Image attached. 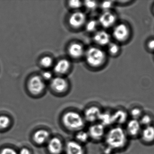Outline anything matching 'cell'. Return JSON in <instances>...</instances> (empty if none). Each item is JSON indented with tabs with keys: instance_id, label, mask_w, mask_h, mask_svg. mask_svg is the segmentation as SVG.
Masks as SVG:
<instances>
[{
	"instance_id": "6da1fadb",
	"label": "cell",
	"mask_w": 154,
	"mask_h": 154,
	"mask_svg": "<svg viewBox=\"0 0 154 154\" xmlns=\"http://www.w3.org/2000/svg\"><path fill=\"white\" fill-rule=\"evenodd\" d=\"M128 137L125 129L116 126L106 133L104 138L106 147L114 151L124 149L128 145Z\"/></svg>"
},
{
	"instance_id": "7a4b0ae2",
	"label": "cell",
	"mask_w": 154,
	"mask_h": 154,
	"mask_svg": "<svg viewBox=\"0 0 154 154\" xmlns=\"http://www.w3.org/2000/svg\"><path fill=\"white\" fill-rule=\"evenodd\" d=\"M61 122L67 130L75 133L84 128L86 122L83 116L73 110H69L63 113L61 116Z\"/></svg>"
},
{
	"instance_id": "3957f363",
	"label": "cell",
	"mask_w": 154,
	"mask_h": 154,
	"mask_svg": "<svg viewBox=\"0 0 154 154\" xmlns=\"http://www.w3.org/2000/svg\"><path fill=\"white\" fill-rule=\"evenodd\" d=\"M85 56L87 63L93 67L100 66L104 63L106 59L104 52L97 47L89 48L85 53Z\"/></svg>"
},
{
	"instance_id": "277c9868",
	"label": "cell",
	"mask_w": 154,
	"mask_h": 154,
	"mask_svg": "<svg viewBox=\"0 0 154 154\" xmlns=\"http://www.w3.org/2000/svg\"><path fill=\"white\" fill-rule=\"evenodd\" d=\"M46 87L44 80L41 77L34 76L31 78L28 83L29 91L35 96L41 95Z\"/></svg>"
},
{
	"instance_id": "5b68a950",
	"label": "cell",
	"mask_w": 154,
	"mask_h": 154,
	"mask_svg": "<svg viewBox=\"0 0 154 154\" xmlns=\"http://www.w3.org/2000/svg\"><path fill=\"white\" fill-rule=\"evenodd\" d=\"M106 127L100 123L92 124L88 129V132L90 139L94 141H100L105 137Z\"/></svg>"
},
{
	"instance_id": "8992f818",
	"label": "cell",
	"mask_w": 154,
	"mask_h": 154,
	"mask_svg": "<svg viewBox=\"0 0 154 154\" xmlns=\"http://www.w3.org/2000/svg\"><path fill=\"white\" fill-rule=\"evenodd\" d=\"M47 151L50 154H61L64 151L65 145L58 137H52L46 144Z\"/></svg>"
},
{
	"instance_id": "52a82bcc",
	"label": "cell",
	"mask_w": 154,
	"mask_h": 154,
	"mask_svg": "<svg viewBox=\"0 0 154 154\" xmlns=\"http://www.w3.org/2000/svg\"><path fill=\"white\" fill-rule=\"evenodd\" d=\"M113 35L117 41L123 42L126 41L129 38L130 30L126 24H119L116 25L113 29Z\"/></svg>"
},
{
	"instance_id": "ba28073f",
	"label": "cell",
	"mask_w": 154,
	"mask_h": 154,
	"mask_svg": "<svg viewBox=\"0 0 154 154\" xmlns=\"http://www.w3.org/2000/svg\"><path fill=\"white\" fill-rule=\"evenodd\" d=\"M126 124V127L125 130L128 137L135 138L140 136L142 130V126L139 120L132 118L128 120Z\"/></svg>"
},
{
	"instance_id": "9c48e42d",
	"label": "cell",
	"mask_w": 154,
	"mask_h": 154,
	"mask_svg": "<svg viewBox=\"0 0 154 154\" xmlns=\"http://www.w3.org/2000/svg\"><path fill=\"white\" fill-rule=\"evenodd\" d=\"M102 111L100 108L96 106H91L86 108L83 114V118L85 122L94 124L99 121Z\"/></svg>"
},
{
	"instance_id": "30bf717a",
	"label": "cell",
	"mask_w": 154,
	"mask_h": 154,
	"mask_svg": "<svg viewBox=\"0 0 154 154\" xmlns=\"http://www.w3.org/2000/svg\"><path fill=\"white\" fill-rule=\"evenodd\" d=\"M51 137L50 133L48 130L41 128L36 130L33 133L32 140L37 145L42 146L46 145Z\"/></svg>"
},
{
	"instance_id": "8fae6325",
	"label": "cell",
	"mask_w": 154,
	"mask_h": 154,
	"mask_svg": "<svg viewBox=\"0 0 154 154\" xmlns=\"http://www.w3.org/2000/svg\"><path fill=\"white\" fill-rule=\"evenodd\" d=\"M65 154H85V149L83 145L75 140H70L65 145Z\"/></svg>"
},
{
	"instance_id": "7c38bea8",
	"label": "cell",
	"mask_w": 154,
	"mask_h": 154,
	"mask_svg": "<svg viewBox=\"0 0 154 154\" xmlns=\"http://www.w3.org/2000/svg\"><path fill=\"white\" fill-rule=\"evenodd\" d=\"M116 14L110 11H104L100 16L99 21L100 25L104 28L112 27L116 23Z\"/></svg>"
},
{
	"instance_id": "4fadbf2b",
	"label": "cell",
	"mask_w": 154,
	"mask_h": 154,
	"mask_svg": "<svg viewBox=\"0 0 154 154\" xmlns=\"http://www.w3.org/2000/svg\"><path fill=\"white\" fill-rule=\"evenodd\" d=\"M86 19V15L83 13L75 12L69 16V25L73 28H79L85 23Z\"/></svg>"
},
{
	"instance_id": "5bb4252c",
	"label": "cell",
	"mask_w": 154,
	"mask_h": 154,
	"mask_svg": "<svg viewBox=\"0 0 154 154\" xmlns=\"http://www.w3.org/2000/svg\"><path fill=\"white\" fill-rule=\"evenodd\" d=\"M51 87L57 93H62L66 91L67 89L68 83L63 78L56 77L51 80Z\"/></svg>"
},
{
	"instance_id": "9a60e30c",
	"label": "cell",
	"mask_w": 154,
	"mask_h": 154,
	"mask_svg": "<svg viewBox=\"0 0 154 154\" xmlns=\"http://www.w3.org/2000/svg\"><path fill=\"white\" fill-rule=\"evenodd\" d=\"M139 137L145 143L150 144L154 143V126L152 124L142 128Z\"/></svg>"
},
{
	"instance_id": "2e32d148",
	"label": "cell",
	"mask_w": 154,
	"mask_h": 154,
	"mask_svg": "<svg viewBox=\"0 0 154 154\" xmlns=\"http://www.w3.org/2000/svg\"><path fill=\"white\" fill-rule=\"evenodd\" d=\"M112 114L114 124L120 126L128 121V113L124 109H118Z\"/></svg>"
},
{
	"instance_id": "e0dca14e",
	"label": "cell",
	"mask_w": 154,
	"mask_h": 154,
	"mask_svg": "<svg viewBox=\"0 0 154 154\" xmlns=\"http://www.w3.org/2000/svg\"><path fill=\"white\" fill-rule=\"evenodd\" d=\"M68 53L69 56L74 58H79L83 56L84 53L83 46L79 43H72L68 48Z\"/></svg>"
},
{
	"instance_id": "ac0fdd59",
	"label": "cell",
	"mask_w": 154,
	"mask_h": 154,
	"mask_svg": "<svg viewBox=\"0 0 154 154\" xmlns=\"http://www.w3.org/2000/svg\"><path fill=\"white\" fill-rule=\"evenodd\" d=\"M94 40L98 45L105 46L110 43V37L106 32L99 31L94 34Z\"/></svg>"
},
{
	"instance_id": "d6986e66",
	"label": "cell",
	"mask_w": 154,
	"mask_h": 154,
	"mask_svg": "<svg viewBox=\"0 0 154 154\" xmlns=\"http://www.w3.org/2000/svg\"><path fill=\"white\" fill-rule=\"evenodd\" d=\"M70 67V62L68 60H60L57 62L54 67V71L58 74H64L66 73Z\"/></svg>"
},
{
	"instance_id": "ffe728a7",
	"label": "cell",
	"mask_w": 154,
	"mask_h": 154,
	"mask_svg": "<svg viewBox=\"0 0 154 154\" xmlns=\"http://www.w3.org/2000/svg\"><path fill=\"white\" fill-rule=\"evenodd\" d=\"M98 121L99 123L103 125L105 127L114 124L112 113L102 112Z\"/></svg>"
},
{
	"instance_id": "44dd1931",
	"label": "cell",
	"mask_w": 154,
	"mask_h": 154,
	"mask_svg": "<svg viewBox=\"0 0 154 154\" xmlns=\"http://www.w3.org/2000/svg\"><path fill=\"white\" fill-rule=\"evenodd\" d=\"M75 139L76 141L82 145L88 143L90 139L88 132L83 129L76 133Z\"/></svg>"
},
{
	"instance_id": "7402d4cb",
	"label": "cell",
	"mask_w": 154,
	"mask_h": 154,
	"mask_svg": "<svg viewBox=\"0 0 154 154\" xmlns=\"http://www.w3.org/2000/svg\"><path fill=\"white\" fill-rule=\"evenodd\" d=\"M139 121L142 126H147L152 125V117L149 114H143V115L139 119Z\"/></svg>"
},
{
	"instance_id": "603a6c76",
	"label": "cell",
	"mask_w": 154,
	"mask_h": 154,
	"mask_svg": "<svg viewBox=\"0 0 154 154\" xmlns=\"http://www.w3.org/2000/svg\"><path fill=\"white\" fill-rule=\"evenodd\" d=\"M143 114V110L140 108L134 107L130 110V115L132 119L139 120Z\"/></svg>"
},
{
	"instance_id": "cb8c5ba5",
	"label": "cell",
	"mask_w": 154,
	"mask_h": 154,
	"mask_svg": "<svg viewBox=\"0 0 154 154\" xmlns=\"http://www.w3.org/2000/svg\"><path fill=\"white\" fill-rule=\"evenodd\" d=\"M40 64L44 68H49L52 66L53 61L49 56H44L40 60Z\"/></svg>"
},
{
	"instance_id": "d4e9b609",
	"label": "cell",
	"mask_w": 154,
	"mask_h": 154,
	"mask_svg": "<svg viewBox=\"0 0 154 154\" xmlns=\"http://www.w3.org/2000/svg\"><path fill=\"white\" fill-rule=\"evenodd\" d=\"M108 50L112 55H116L120 51L119 45L115 42L110 43L109 45Z\"/></svg>"
},
{
	"instance_id": "484cf974",
	"label": "cell",
	"mask_w": 154,
	"mask_h": 154,
	"mask_svg": "<svg viewBox=\"0 0 154 154\" xmlns=\"http://www.w3.org/2000/svg\"><path fill=\"white\" fill-rule=\"evenodd\" d=\"M10 123V119L6 116H0V129H4L8 127Z\"/></svg>"
},
{
	"instance_id": "4316f807",
	"label": "cell",
	"mask_w": 154,
	"mask_h": 154,
	"mask_svg": "<svg viewBox=\"0 0 154 154\" xmlns=\"http://www.w3.org/2000/svg\"><path fill=\"white\" fill-rule=\"evenodd\" d=\"M97 27V22L94 20H91L87 23L86 29L88 32H91L94 31Z\"/></svg>"
},
{
	"instance_id": "83f0119b",
	"label": "cell",
	"mask_w": 154,
	"mask_h": 154,
	"mask_svg": "<svg viewBox=\"0 0 154 154\" xmlns=\"http://www.w3.org/2000/svg\"><path fill=\"white\" fill-rule=\"evenodd\" d=\"M69 6L72 9H77L80 8L82 5V3L81 1L76 0H72L68 2Z\"/></svg>"
},
{
	"instance_id": "f1b7e54d",
	"label": "cell",
	"mask_w": 154,
	"mask_h": 154,
	"mask_svg": "<svg viewBox=\"0 0 154 154\" xmlns=\"http://www.w3.org/2000/svg\"><path fill=\"white\" fill-rule=\"evenodd\" d=\"M84 5L87 9L90 10H93L96 9L97 4L95 1H87L84 2Z\"/></svg>"
},
{
	"instance_id": "f546056e",
	"label": "cell",
	"mask_w": 154,
	"mask_h": 154,
	"mask_svg": "<svg viewBox=\"0 0 154 154\" xmlns=\"http://www.w3.org/2000/svg\"><path fill=\"white\" fill-rule=\"evenodd\" d=\"M112 5H113V3L111 1H106V2H103L101 4V7L105 11H109V10L112 7Z\"/></svg>"
},
{
	"instance_id": "4dcf8cb0",
	"label": "cell",
	"mask_w": 154,
	"mask_h": 154,
	"mask_svg": "<svg viewBox=\"0 0 154 154\" xmlns=\"http://www.w3.org/2000/svg\"><path fill=\"white\" fill-rule=\"evenodd\" d=\"M41 77L44 80H52V74L49 71H44Z\"/></svg>"
},
{
	"instance_id": "1f68e13d",
	"label": "cell",
	"mask_w": 154,
	"mask_h": 154,
	"mask_svg": "<svg viewBox=\"0 0 154 154\" xmlns=\"http://www.w3.org/2000/svg\"><path fill=\"white\" fill-rule=\"evenodd\" d=\"M1 154H18L13 149L10 148H5L3 149L1 152Z\"/></svg>"
},
{
	"instance_id": "d6a6232c",
	"label": "cell",
	"mask_w": 154,
	"mask_h": 154,
	"mask_svg": "<svg viewBox=\"0 0 154 154\" xmlns=\"http://www.w3.org/2000/svg\"><path fill=\"white\" fill-rule=\"evenodd\" d=\"M147 48L149 50L154 51V39H152L148 41L147 43Z\"/></svg>"
},
{
	"instance_id": "836d02e7",
	"label": "cell",
	"mask_w": 154,
	"mask_h": 154,
	"mask_svg": "<svg viewBox=\"0 0 154 154\" xmlns=\"http://www.w3.org/2000/svg\"><path fill=\"white\" fill-rule=\"evenodd\" d=\"M20 154H32V153L29 149L26 147H24L21 149Z\"/></svg>"
},
{
	"instance_id": "e575fe53",
	"label": "cell",
	"mask_w": 154,
	"mask_h": 154,
	"mask_svg": "<svg viewBox=\"0 0 154 154\" xmlns=\"http://www.w3.org/2000/svg\"><path fill=\"white\" fill-rule=\"evenodd\" d=\"M153 11H154V7H153Z\"/></svg>"
}]
</instances>
